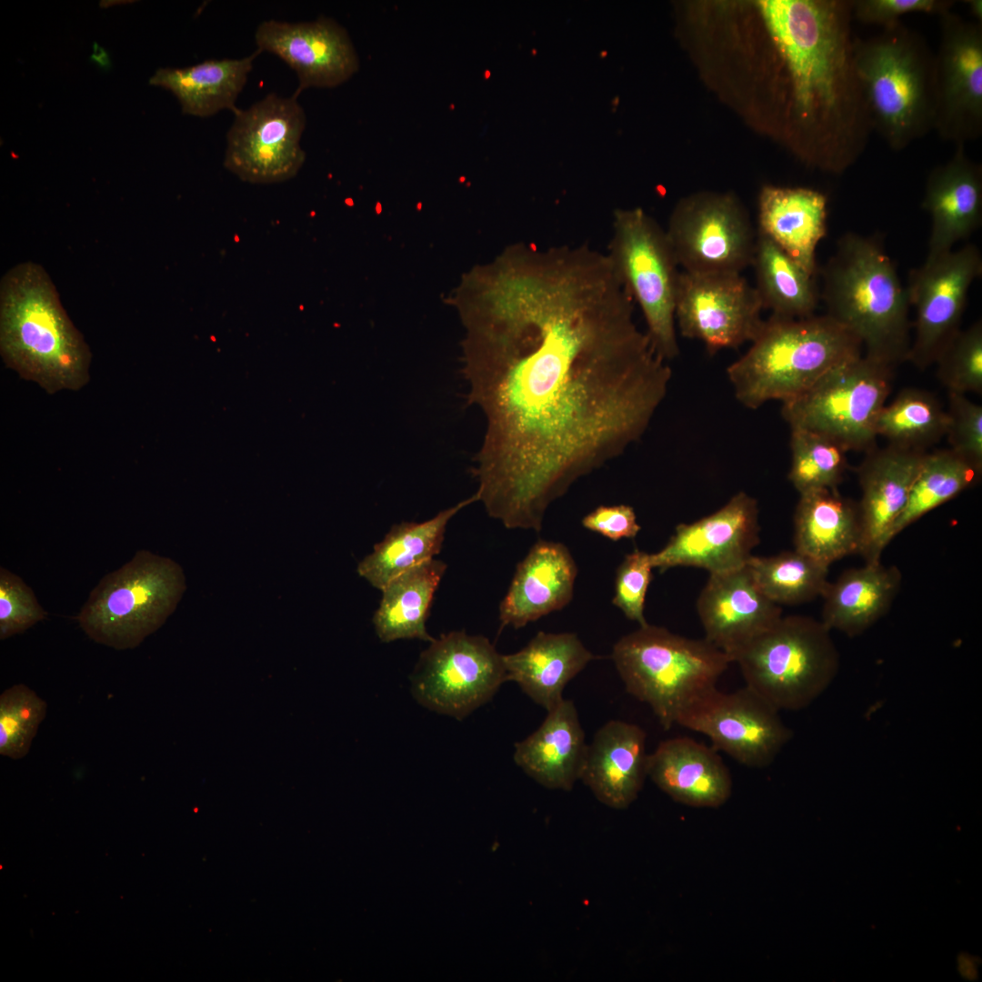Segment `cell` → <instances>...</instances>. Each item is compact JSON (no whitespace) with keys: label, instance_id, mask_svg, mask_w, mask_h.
I'll return each instance as SVG.
<instances>
[{"label":"cell","instance_id":"1","mask_svg":"<svg viewBox=\"0 0 982 982\" xmlns=\"http://www.w3.org/2000/svg\"><path fill=\"white\" fill-rule=\"evenodd\" d=\"M486 429L473 470L489 516L540 532L549 506L646 431L672 376L606 255L508 246L453 297Z\"/></svg>","mask_w":982,"mask_h":982},{"label":"cell","instance_id":"2","mask_svg":"<svg viewBox=\"0 0 982 982\" xmlns=\"http://www.w3.org/2000/svg\"><path fill=\"white\" fill-rule=\"evenodd\" d=\"M851 3L791 30L778 47L787 73L792 145L809 165L840 175L872 133L855 71Z\"/></svg>","mask_w":982,"mask_h":982},{"label":"cell","instance_id":"3","mask_svg":"<svg viewBox=\"0 0 982 982\" xmlns=\"http://www.w3.org/2000/svg\"><path fill=\"white\" fill-rule=\"evenodd\" d=\"M820 274L827 315L859 339L865 356L890 366L907 361L910 304L882 241L846 233Z\"/></svg>","mask_w":982,"mask_h":982},{"label":"cell","instance_id":"4","mask_svg":"<svg viewBox=\"0 0 982 982\" xmlns=\"http://www.w3.org/2000/svg\"><path fill=\"white\" fill-rule=\"evenodd\" d=\"M0 348L9 367L47 393L77 390L88 380V346L38 264L21 263L1 281Z\"/></svg>","mask_w":982,"mask_h":982},{"label":"cell","instance_id":"5","mask_svg":"<svg viewBox=\"0 0 982 982\" xmlns=\"http://www.w3.org/2000/svg\"><path fill=\"white\" fill-rule=\"evenodd\" d=\"M862 348L855 335L827 314L771 316L726 375L736 400L757 409L771 400L798 396L835 366L860 356Z\"/></svg>","mask_w":982,"mask_h":982},{"label":"cell","instance_id":"6","mask_svg":"<svg viewBox=\"0 0 982 982\" xmlns=\"http://www.w3.org/2000/svg\"><path fill=\"white\" fill-rule=\"evenodd\" d=\"M855 71L872 130L901 151L934 129L935 54L900 21L854 40Z\"/></svg>","mask_w":982,"mask_h":982},{"label":"cell","instance_id":"7","mask_svg":"<svg viewBox=\"0 0 982 982\" xmlns=\"http://www.w3.org/2000/svg\"><path fill=\"white\" fill-rule=\"evenodd\" d=\"M611 658L626 691L652 708L665 730L716 688L732 663L705 638L685 637L648 623L622 636Z\"/></svg>","mask_w":982,"mask_h":982},{"label":"cell","instance_id":"8","mask_svg":"<svg viewBox=\"0 0 982 982\" xmlns=\"http://www.w3.org/2000/svg\"><path fill=\"white\" fill-rule=\"evenodd\" d=\"M185 587L177 563L138 550L101 578L75 619L93 641L116 650L133 649L165 623Z\"/></svg>","mask_w":982,"mask_h":982},{"label":"cell","instance_id":"9","mask_svg":"<svg viewBox=\"0 0 982 982\" xmlns=\"http://www.w3.org/2000/svg\"><path fill=\"white\" fill-rule=\"evenodd\" d=\"M746 686L777 710L808 706L830 686L839 654L830 630L806 616H781L734 657Z\"/></svg>","mask_w":982,"mask_h":982},{"label":"cell","instance_id":"10","mask_svg":"<svg viewBox=\"0 0 982 982\" xmlns=\"http://www.w3.org/2000/svg\"><path fill=\"white\" fill-rule=\"evenodd\" d=\"M606 255L641 309L653 348L666 361L679 355L675 318L680 272L666 229L642 208L616 209Z\"/></svg>","mask_w":982,"mask_h":982},{"label":"cell","instance_id":"11","mask_svg":"<svg viewBox=\"0 0 982 982\" xmlns=\"http://www.w3.org/2000/svg\"><path fill=\"white\" fill-rule=\"evenodd\" d=\"M892 368L864 356L846 361L798 396L782 403L790 429L825 435L848 451L875 447L878 414L891 391Z\"/></svg>","mask_w":982,"mask_h":982},{"label":"cell","instance_id":"12","mask_svg":"<svg viewBox=\"0 0 982 982\" xmlns=\"http://www.w3.org/2000/svg\"><path fill=\"white\" fill-rule=\"evenodd\" d=\"M412 693L424 706L463 719L507 681L503 655L483 636L443 634L420 655Z\"/></svg>","mask_w":982,"mask_h":982},{"label":"cell","instance_id":"13","mask_svg":"<svg viewBox=\"0 0 982 982\" xmlns=\"http://www.w3.org/2000/svg\"><path fill=\"white\" fill-rule=\"evenodd\" d=\"M677 264L695 274H740L752 266L757 235L730 194L698 193L680 200L666 229Z\"/></svg>","mask_w":982,"mask_h":982},{"label":"cell","instance_id":"14","mask_svg":"<svg viewBox=\"0 0 982 982\" xmlns=\"http://www.w3.org/2000/svg\"><path fill=\"white\" fill-rule=\"evenodd\" d=\"M234 115L224 158L227 170L252 184L280 183L298 173L306 159L300 141L306 120L296 94L270 93Z\"/></svg>","mask_w":982,"mask_h":982},{"label":"cell","instance_id":"15","mask_svg":"<svg viewBox=\"0 0 982 982\" xmlns=\"http://www.w3.org/2000/svg\"><path fill=\"white\" fill-rule=\"evenodd\" d=\"M981 275L982 256L974 244L927 256L909 272L906 288L916 320L907 361L920 369L936 363L959 332L968 291Z\"/></svg>","mask_w":982,"mask_h":982},{"label":"cell","instance_id":"16","mask_svg":"<svg viewBox=\"0 0 982 982\" xmlns=\"http://www.w3.org/2000/svg\"><path fill=\"white\" fill-rule=\"evenodd\" d=\"M763 309L755 286L740 274L680 272L676 326L710 353L752 342L764 323Z\"/></svg>","mask_w":982,"mask_h":982},{"label":"cell","instance_id":"17","mask_svg":"<svg viewBox=\"0 0 982 982\" xmlns=\"http://www.w3.org/2000/svg\"><path fill=\"white\" fill-rule=\"evenodd\" d=\"M677 725L706 735L716 750L748 767L769 766L792 737L779 710L747 686L731 693L715 688Z\"/></svg>","mask_w":982,"mask_h":982},{"label":"cell","instance_id":"18","mask_svg":"<svg viewBox=\"0 0 982 982\" xmlns=\"http://www.w3.org/2000/svg\"><path fill=\"white\" fill-rule=\"evenodd\" d=\"M939 16L933 130L965 145L982 135V24L951 11Z\"/></svg>","mask_w":982,"mask_h":982},{"label":"cell","instance_id":"19","mask_svg":"<svg viewBox=\"0 0 982 982\" xmlns=\"http://www.w3.org/2000/svg\"><path fill=\"white\" fill-rule=\"evenodd\" d=\"M757 500L744 491L716 512L690 524H679L666 546L650 554L653 568H703L720 574L746 566L759 543Z\"/></svg>","mask_w":982,"mask_h":982},{"label":"cell","instance_id":"20","mask_svg":"<svg viewBox=\"0 0 982 982\" xmlns=\"http://www.w3.org/2000/svg\"><path fill=\"white\" fill-rule=\"evenodd\" d=\"M257 49L269 52L296 74L298 95L309 87H335L353 76L359 59L346 30L334 19L288 23L269 19L256 28Z\"/></svg>","mask_w":982,"mask_h":982},{"label":"cell","instance_id":"21","mask_svg":"<svg viewBox=\"0 0 982 982\" xmlns=\"http://www.w3.org/2000/svg\"><path fill=\"white\" fill-rule=\"evenodd\" d=\"M926 451L887 445L867 452L857 467L861 499L859 553L865 563L880 562L888 536L905 508Z\"/></svg>","mask_w":982,"mask_h":982},{"label":"cell","instance_id":"22","mask_svg":"<svg viewBox=\"0 0 982 982\" xmlns=\"http://www.w3.org/2000/svg\"><path fill=\"white\" fill-rule=\"evenodd\" d=\"M696 610L705 639L732 663L742 648L782 616L780 606L763 594L747 566L709 575Z\"/></svg>","mask_w":982,"mask_h":982},{"label":"cell","instance_id":"23","mask_svg":"<svg viewBox=\"0 0 982 982\" xmlns=\"http://www.w3.org/2000/svg\"><path fill=\"white\" fill-rule=\"evenodd\" d=\"M922 207L931 218L927 256L953 249L982 224V166L957 145L952 157L927 175Z\"/></svg>","mask_w":982,"mask_h":982},{"label":"cell","instance_id":"24","mask_svg":"<svg viewBox=\"0 0 982 982\" xmlns=\"http://www.w3.org/2000/svg\"><path fill=\"white\" fill-rule=\"evenodd\" d=\"M577 575L576 562L562 543L539 540L518 563L499 606L500 628L517 629L572 599Z\"/></svg>","mask_w":982,"mask_h":982},{"label":"cell","instance_id":"25","mask_svg":"<svg viewBox=\"0 0 982 982\" xmlns=\"http://www.w3.org/2000/svg\"><path fill=\"white\" fill-rule=\"evenodd\" d=\"M647 776L674 801L693 807H718L732 792L716 750L686 736L666 739L648 755Z\"/></svg>","mask_w":982,"mask_h":982},{"label":"cell","instance_id":"26","mask_svg":"<svg viewBox=\"0 0 982 982\" xmlns=\"http://www.w3.org/2000/svg\"><path fill=\"white\" fill-rule=\"evenodd\" d=\"M646 738L640 726L621 720L608 721L596 731L580 780L601 803L625 809L636 799L647 776Z\"/></svg>","mask_w":982,"mask_h":982},{"label":"cell","instance_id":"27","mask_svg":"<svg viewBox=\"0 0 982 982\" xmlns=\"http://www.w3.org/2000/svg\"><path fill=\"white\" fill-rule=\"evenodd\" d=\"M758 231L811 275L816 251L827 232V198L807 187L765 185L758 199Z\"/></svg>","mask_w":982,"mask_h":982},{"label":"cell","instance_id":"28","mask_svg":"<svg viewBox=\"0 0 982 982\" xmlns=\"http://www.w3.org/2000/svg\"><path fill=\"white\" fill-rule=\"evenodd\" d=\"M587 748L576 708L563 699L535 732L515 744L514 760L543 787L570 790L580 779Z\"/></svg>","mask_w":982,"mask_h":982},{"label":"cell","instance_id":"29","mask_svg":"<svg viewBox=\"0 0 982 982\" xmlns=\"http://www.w3.org/2000/svg\"><path fill=\"white\" fill-rule=\"evenodd\" d=\"M594 659L576 634L543 631L519 651L503 655L507 680L547 712L564 699L566 684Z\"/></svg>","mask_w":982,"mask_h":982},{"label":"cell","instance_id":"30","mask_svg":"<svg viewBox=\"0 0 982 982\" xmlns=\"http://www.w3.org/2000/svg\"><path fill=\"white\" fill-rule=\"evenodd\" d=\"M901 581L898 567L880 562L844 571L821 596V622L848 636L863 634L888 612Z\"/></svg>","mask_w":982,"mask_h":982},{"label":"cell","instance_id":"31","mask_svg":"<svg viewBox=\"0 0 982 982\" xmlns=\"http://www.w3.org/2000/svg\"><path fill=\"white\" fill-rule=\"evenodd\" d=\"M795 549L829 566L859 553L861 525L857 503L837 489L800 494L794 515Z\"/></svg>","mask_w":982,"mask_h":982},{"label":"cell","instance_id":"32","mask_svg":"<svg viewBox=\"0 0 982 982\" xmlns=\"http://www.w3.org/2000/svg\"><path fill=\"white\" fill-rule=\"evenodd\" d=\"M260 53L256 49L240 59L206 60L185 68H160L149 83L171 91L184 114L207 117L225 109L235 114L239 109L235 101Z\"/></svg>","mask_w":982,"mask_h":982},{"label":"cell","instance_id":"33","mask_svg":"<svg viewBox=\"0 0 982 982\" xmlns=\"http://www.w3.org/2000/svg\"><path fill=\"white\" fill-rule=\"evenodd\" d=\"M477 502L474 494L456 506L421 523L394 525L357 566V572L374 587L383 588L404 572L434 558L444 542L449 520L461 509Z\"/></svg>","mask_w":982,"mask_h":982},{"label":"cell","instance_id":"34","mask_svg":"<svg viewBox=\"0 0 982 982\" xmlns=\"http://www.w3.org/2000/svg\"><path fill=\"white\" fill-rule=\"evenodd\" d=\"M446 565L437 559L420 564L392 579L382 590L373 623L385 643L417 638L432 642L426 621Z\"/></svg>","mask_w":982,"mask_h":982},{"label":"cell","instance_id":"35","mask_svg":"<svg viewBox=\"0 0 982 982\" xmlns=\"http://www.w3.org/2000/svg\"><path fill=\"white\" fill-rule=\"evenodd\" d=\"M752 266L756 290L772 316L803 318L814 315L819 292L813 275L766 235L757 233Z\"/></svg>","mask_w":982,"mask_h":982},{"label":"cell","instance_id":"36","mask_svg":"<svg viewBox=\"0 0 982 982\" xmlns=\"http://www.w3.org/2000/svg\"><path fill=\"white\" fill-rule=\"evenodd\" d=\"M947 424V410L933 394L907 387L882 407L875 431L889 445L926 451L946 436Z\"/></svg>","mask_w":982,"mask_h":982},{"label":"cell","instance_id":"37","mask_svg":"<svg viewBox=\"0 0 982 982\" xmlns=\"http://www.w3.org/2000/svg\"><path fill=\"white\" fill-rule=\"evenodd\" d=\"M980 475L951 449L927 453L907 505L890 530L889 543L923 516L973 486Z\"/></svg>","mask_w":982,"mask_h":982},{"label":"cell","instance_id":"38","mask_svg":"<svg viewBox=\"0 0 982 982\" xmlns=\"http://www.w3.org/2000/svg\"><path fill=\"white\" fill-rule=\"evenodd\" d=\"M746 566L763 594L778 606L812 601L828 583L829 566L796 549L771 556L752 555Z\"/></svg>","mask_w":982,"mask_h":982},{"label":"cell","instance_id":"39","mask_svg":"<svg viewBox=\"0 0 982 982\" xmlns=\"http://www.w3.org/2000/svg\"><path fill=\"white\" fill-rule=\"evenodd\" d=\"M788 479L800 494L837 489L847 468L845 446L825 435L791 429Z\"/></svg>","mask_w":982,"mask_h":982},{"label":"cell","instance_id":"40","mask_svg":"<svg viewBox=\"0 0 982 982\" xmlns=\"http://www.w3.org/2000/svg\"><path fill=\"white\" fill-rule=\"evenodd\" d=\"M46 712V702L24 684L14 685L2 692L0 755L14 760L25 757Z\"/></svg>","mask_w":982,"mask_h":982},{"label":"cell","instance_id":"41","mask_svg":"<svg viewBox=\"0 0 982 982\" xmlns=\"http://www.w3.org/2000/svg\"><path fill=\"white\" fill-rule=\"evenodd\" d=\"M937 376L949 393H982V321L951 339L939 354Z\"/></svg>","mask_w":982,"mask_h":982},{"label":"cell","instance_id":"42","mask_svg":"<svg viewBox=\"0 0 982 982\" xmlns=\"http://www.w3.org/2000/svg\"><path fill=\"white\" fill-rule=\"evenodd\" d=\"M46 616L32 588L19 576L1 566L0 639L24 633Z\"/></svg>","mask_w":982,"mask_h":982},{"label":"cell","instance_id":"43","mask_svg":"<svg viewBox=\"0 0 982 982\" xmlns=\"http://www.w3.org/2000/svg\"><path fill=\"white\" fill-rule=\"evenodd\" d=\"M947 413L949 449L982 473V406L964 394L949 393Z\"/></svg>","mask_w":982,"mask_h":982},{"label":"cell","instance_id":"44","mask_svg":"<svg viewBox=\"0 0 982 982\" xmlns=\"http://www.w3.org/2000/svg\"><path fill=\"white\" fill-rule=\"evenodd\" d=\"M652 569L650 554L636 548L625 556L616 570L612 603L640 626L647 624L644 608Z\"/></svg>","mask_w":982,"mask_h":982},{"label":"cell","instance_id":"45","mask_svg":"<svg viewBox=\"0 0 982 982\" xmlns=\"http://www.w3.org/2000/svg\"><path fill=\"white\" fill-rule=\"evenodd\" d=\"M952 0H851L852 18L868 25L887 27L908 14L941 15L951 11Z\"/></svg>","mask_w":982,"mask_h":982},{"label":"cell","instance_id":"46","mask_svg":"<svg viewBox=\"0 0 982 982\" xmlns=\"http://www.w3.org/2000/svg\"><path fill=\"white\" fill-rule=\"evenodd\" d=\"M582 526L612 541L634 538L641 529L634 508L627 505L597 506L584 516Z\"/></svg>","mask_w":982,"mask_h":982},{"label":"cell","instance_id":"47","mask_svg":"<svg viewBox=\"0 0 982 982\" xmlns=\"http://www.w3.org/2000/svg\"><path fill=\"white\" fill-rule=\"evenodd\" d=\"M967 5L968 11L971 15L976 19V23L982 24V1L981 0H967L965 1Z\"/></svg>","mask_w":982,"mask_h":982}]
</instances>
